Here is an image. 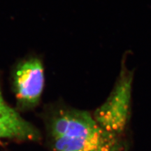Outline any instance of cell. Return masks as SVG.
I'll return each mask as SVG.
<instances>
[{
  "instance_id": "obj_1",
  "label": "cell",
  "mask_w": 151,
  "mask_h": 151,
  "mask_svg": "<svg viewBox=\"0 0 151 151\" xmlns=\"http://www.w3.org/2000/svg\"><path fill=\"white\" fill-rule=\"evenodd\" d=\"M46 125L54 151H97L111 142L108 132L87 111L56 107L49 113Z\"/></svg>"
},
{
  "instance_id": "obj_2",
  "label": "cell",
  "mask_w": 151,
  "mask_h": 151,
  "mask_svg": "<svg viewBox=\"0 0 151 151\" xmlns=\"http://www.w3.org/2000/svg\"><path fill=\"white\" fill-rule=\"evenodd\" d=\"M132 79V73L125 67H122L108 99L94 113L96 121L108 133L122 131L127 123L131 101Z\"/></svg>"
},
{
  "instance_id": "obj_3",
  "label": "cell",
  "mask_w": 151,
  "mask_h": 151,
  "mask_svg": "<svg viewBox=\"0 0 151 151\" xmlns=\"http://www.w3.org/2000/svg\"><path fill=\"white\" fill-rule=\"evenodd\" d=\"M45 83L41 60L30 57L17 65L13 73V88L18 108L29 110L41 101Z\"/></svg>"
},
{
  "instance_id": "obj_4",
  "label": "cell",
  "mask_w": 151,
  "mask_h": 151,
  "mask_svg": "<svg viewBox=\"0 0 151 151\" xmlns=\"http://www.w3.org/2000/svg\"><path fill=\"white\" fill-rule=\"evenodd\" d=\"M20 141L40 140L41 134L37 128L22 118L18 112L4 99L0 85V139Z\"/></svg>"
},
{
  "instance_id": "obj_5",
  "label": "cell",
  "mask_w": 151,
  "mask_h": 151,
  "mask_svg": "<svg viewBox=\"0 0 151 151\" xmlns=\"http://www.w3.org/2000/svg\"><path fill=\"white\" fill-rule=\"evenodd\" d=\"M97 151H118V150L114 148L112 143L109 142V143H107L106 146L102 147V148L99 149V150Z\"/></svg>"
}]
</instances>
